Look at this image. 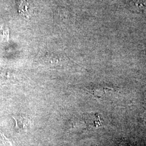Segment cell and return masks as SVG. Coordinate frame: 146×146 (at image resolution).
<instances>
[{
    "label": "cell",
    "mask_w": 146,
    "mask_h": 146,
    "mask_svg": "<svg viewBox=\"0 0 146 146\" xmlns=\"http://www.w3.org/2000/svg\"><path fill=\"white\" fill-rule=\"evenodd\" d=\"M84 122L89 128H96L103 125L104 120L98 113H88L84 116Z\"/></svg>",
    "instance_id": "1"
},
{
    "label": "cell",
    "mask_w": 146,
    "mask_h": 146,
    "mask_svg": "<svg viewBox=\"0 0 146 146\" xmlns=\"http://www.w3.org/2000/svg\"><path fill=\"white\" fill-rule=\"evenodd\" d=\"M15 122V127L17 130L24 131L27 130L30 125V120L22 116H13Z\"/></svg>",
    "instance_id": "2"
}]
</instances>
